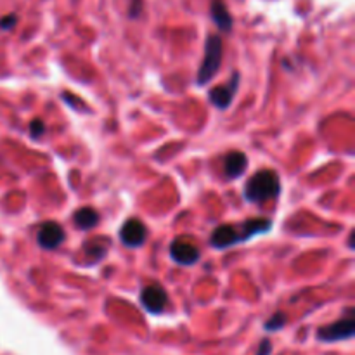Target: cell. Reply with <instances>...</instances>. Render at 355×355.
<instances>
[{
	"mask_svg": "<svg viewBox=\"0 0 355 355\" xmlns=\"http://www.w3.org/2000/svg\"><path fill=\"white\" fill-rule=\"evenodd\" d=\"M16 21H17V17L14 16V14H10V16H6L2 21H0V30H10V28L16 24Z\"/></svg>",
	"mask_w": 355,
	"mask_h": 355,
	"instance_id": "17",
	"label": "cell"
},
{
	"mask_svg": "<svg viewBox=\"0 0 355 355\" xmlns=\"http://www.w3.org/2000/svg\"><path fill=\"white\" fill-rule=\"evenodd\" d=\"M355 333V319L352 315L343 318L340 321L333 322L329 326H322L318 331V340L324 343L342 342V340H350Z\"/></svg>",
	"mask_w": 355,
	"mask_h": 355,
	"instance_id": "3",
	"label": "cell"
},
{
	"mask_svg": "<svg viewBox=\"0 0 355 355\" xmlns=\"http://www.w3.org/2000/svg\"><path fill=\"white\" fill-rule=\"evenodd\" d=\"M272 227V222L267 220V218H250L243 225V231L239 232V239L241 241H248L250 238L257 234H263V232H269Z\"/></svg>",
	"mask_w": 355,
	"mask_h": 355,
	"instance_id": "12",
	"label": "cell"
},
{
	"mask_svg": "<svg viewBox=\"0 0 355 355\" xmlns=\"http://www.w3.org/2000/svg\"><path fill=\"white\" fill-rule=\"evenodd\" d=\"M239 87V73H234L225 85H218L210 90V103L218 110H227L231 106L234 94Z\"/></svg>",
	"mask_w": 355,
	"mask_h": 355,
	"instance_id": "6",
	"label": "cell"
},
{
	"mask_svg": "<svg viewBox=\"0 0 355 355\" xmlns=\"http://www.w3.org/2000/svg\"><path fill=\"white\" fill-rule=\"evenodd\" d=\"M45 132V125L42 120H33L30 123V134L31 137H40V135H44Z\"/></svg>",
	"mask_w": 355,
	"mask_h": 355,
	"instance_id": "15",
	"label": "cell"
},
{
	"mask_svg": "<svg viewBox=\"0 0 355 355\" xmlns=\"http://www.w3.org/2000/svg\"><path fill=\"white\" fill-rule=\"evenodd\" d=\"M75 224L76 227H80L82 231H89V229L96 227V225L99 224V214L90 207L80 208L75 214Z\"/></svg>",
	"mask_w": 355,
	"mask_h": 355,
	"instance_id": "13",
	"label": "cell"
},
{
	"mask_svg": "<svg viewBox=\"0 0 355 355\" xmlns=\"http://www.w3.org/2000/svg\"><path fill=\"white\" fill-rule=\"evenodd\" d=\"M238 243H241V239H239V231L227 224L218 225L210 236V245L214 246V248H229V246H234L238 245Z\"/></svg>",
	"mask_w": 355,
	"mask_h": 355,
	"instance_id": "9",
	"label": "cell"
},
{
	"mask_svg": "<svg viewBox=\"0 0 355 355\" xmlns=\"http://www.w3.org/2000/svg\"><path fill=\"white\" fill-rule=\"evenodd\" d=\"M222 55H224V44L218 35H210L205 44V58L198 71V83L205 85L217 75L218 68L222 64Z\"/></svg>",
	"mask_w": 355,
	"mask_h": 355,
	"instance_id": "2",
	"label": "cell"
},
{
	"mask_svg": "<svg viewBox=\"0 0 355 355\" xmlns=\"http://www.w3.org/2000/svg\"><path fill=\"white\" fill-rule=\"evenodd\" d=\"M284 324H286V318H284L283 312H277L266 322V329L267 331H279V329H283Z\"/></svg>",
	"mask_w": 355,
	"mask_h": 355,
	"instance_id": "14",
	"label": "cell"
},
{
	"mask_svg": "<svg viewBox=\"0 0 355 355\" xmlns=\"http://www.w3.org/2000/svg\"><path fill=\"white\" fill-rule=\"evenodd\" d=\"M246 166H248V158L245 153L232 151L225 156L224 159V172L229 179H238L245 173Z\"/></svg>",
	"mask_w": 355,
	"mask_h": 355,
	"instance_id": "10",
	"label": "cell"
},
{
	"mask_svg": "<svg viewBox=\"0 0 355 355\" xmlns=\"http://www.w3.org/2000/svg\"><path fill=\"white\" fill-rule=\"evenodd\" d=\"M210 14L214 23L217 24V28L222 33H229L232 30V16L227 10V6L224 3V0H211Z\"/></svg>",
	"mask_w": 355,
	"mask_h": 355,
	"instance_id": "11",
	"label": "cell"
},
{
	"mask_svg": "<svg viewBox=\"0 0 355 355\" xmlns=\"http://www.w3.org/2000/svg\"><path fill=\"white\" fill-rule=\"evenodd\" d=\"M120 238L125 246H128V248H137V246H142L146 243L148 231H146V225L139 218H128L121 225Z\"/></svg>",
	"mask_w": 355,
	"mask_h": 355,
	"instance_id": "5",
	"label": "cell"
},
{
	"mask_svg": "<svg viewBox=\"0 0 355 355\" xmlns=\"http://www.w3.org/2000/svg\"><path fill=\"white\" fill-rule=\"evenodd\" d=\"M141 304L149 314L158 315L168 305V295H166L165 288L159 286V284H149V286L142 288Z\"/></svg>",
	"mask_w": 355,
	"mask_h": 355,
	"instance_id": "4",
	"label": "cell"
},
{
	"mask_svg": "<svg viewBox=\"0 0 355 355\" xmlns=\"http://www.w3.org/2000/svg\"><path fill=\"white\" fill-rule=\"evenodd\" d=\"M64 241V231L55 222H47L38 231V245L45 250L58 248Z\"/></svg>",
	"mask_w": 355,
	"mask_h": 355,
	"instance_id": "8",
	"label": "cell"
},
{
	"mask_svg": "<svg viewBox=\"0 0 355 355\" xmlns=\"http://www.w3.org/2000/svg\"><path fill=\"white\" fill-rule=\"evenodd\" d=\"M279 175L274 170H260L248 179L245 186V198L250 203H263L279 194Z\"/></svg>",
	"mask_w": 355,
	"mask_h": 355,
	"instance_id": "1",
	"label": "cell"
},
{
	"mask_svg": "<svg viewBox=\"0 0 355 355\" xmlns=\"http://www.w3.org/2000/svg\"><path fill=\"white\" fill-rule=\"evenodd\" d=\"M200 250L193 243L182 241V239H177L170 246V257L179 266H194L200 260Z\"/></svg>",
	"mask_w": 355,
	"mask_h": 355,
	"instance_id": "7",
	"label": "cell"
},
{
	"mask_svg": "<svg viewBox=\"0 0 355 355\" xmlns=\"http://www.w3.org/2000/svg\"><path fill=\"white\" fill-rule=\"evenodd\" d=\"M142 12V0H132L130 9H128V16L130 17H139Z\"/></svg>",
	"mask_w": 355,
	"mask_h": 355,
	"instance_id": "16",
	"label": "cell"
},
{
	"mask_svg": "<svg viewBox=\"0 0 355 355\" xmlns=\"http://www.w3.org/2000/svg\"><path fill=\"white\" fill-rule=\"evenodd\" d=\"M272 354V343L269 342V340H262L259 345V352H257V355H270Z\"/></svg>",
	"mask_w": 355,
	"mask_h": 355,
	"instance_id": "18",
	"label": "cell"
}]
</instances>
